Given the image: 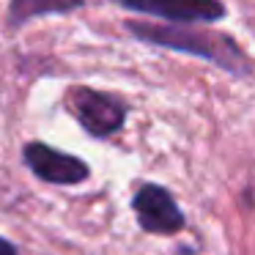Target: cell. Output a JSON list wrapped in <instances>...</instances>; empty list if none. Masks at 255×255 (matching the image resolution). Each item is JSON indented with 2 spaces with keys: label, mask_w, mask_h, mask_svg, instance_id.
<instances>
[{
  "label": "cell",
  "mask_w": 255,
  "mask_h": 255,
  "mask_svg": "<svg viewBox=\"0 0 255 255\" xmlns=\"http://www.w3.org/2000/svg\"><path fill=\"white\" fill-rule=\"evenodd\" d=\"M63 105L72 118L96 140L113 137L124 129L129 116V102L110 91H96L88 85H72L66 88Z\"/></svg>",
  "instance_id": "2"
},
{
  "label": "cell",
  "mask_w": 255,
  "mask_h": 255,
  "mask_svg": "<svg viewBox=\"0 0 255 255\" xmlns=\"http://www.w3.org/2000/svg\"><path fill=\"white\" fill-rule=\"evenodd\" d=\"M132 211L140 231L151 236H173L187 228V217L178 209L173 192L154 181H145L137 187L132 198Z\"/></svg>",
  "instance_id": "3"
},
{
  "label": "cell",
  "mask_w": 255,
  "mask_h": 255,
  "mask_svg": "<svg viewBox=\"0 0 255 255\" xmlns=\"http://www.w3.org/2000/svg\"><path fill=\"white\" fill-rule=\"evenodd\" d=\"M85 6V0H8L6 28L19 30L22 25L39 17H55V14H74Z\"/></svg>",
  "instance_id": "6"
},
{
  "label": "cell",
  "mask_w": 255,
  "mask_h": 255,
  "mask_svg": "<svg viewBox=\"0 0 255 255\" xmlns=\"http://www.w3.org/2000/svg\"><path fill=\"white\" fill-rule=\"evenodd\" d=\"M22 162L39 181L55 184V187H74L88 181L91 167L83 156L58 151L41 140H30L22 145Z\"/></svg>",
  "instance_id": "4"
},
{
  "label": "cell",
  "mask_w": 255,
  "mask_h": 255,
  "mask_svg": "<svg viewBox=\"0 0 255 255\" xmlns=\"http://www.w3.org/2000/svg\"><path fill=\"white\" fill-rule=\"evenodd\" d=\"M124 30L143 44L203 58L236 80H250L253 74V61L244 52V47L222 30H209L200 25H151L137 19H127Z\"/></svg>",
  "instance_id": "1"
},
{
  "label": "cell",
  "mask_w": 255,
  "mask_h": 255,
  "mask_svg": "<svg viewBox=\"0 0 255 255\" xmlns=\"http://www.w3.org/2000/svg\"><path fill=\"white\" fill-rule=\"evenodd\" d=\"M113 3L134 14L167 19V25H214L228 17L222 0H113Z\"/></svg>",
  "instance_id": "5"
},
{
  "label": "cell",
  "mask_w": 255,
  "mask_h": 255,
  "mask_svg": "<svg viewBox=\"0 0 255 255\" xmlns=\"http://www.w3.org/2000/svg\"><path fill=\"white\" fill-rule=\"evenodd\" d=\"M0 255H19V250H17L14 242H8V239L0 236Z\"/></svg>",
  "instance_id": "7"
}]
</instances>
